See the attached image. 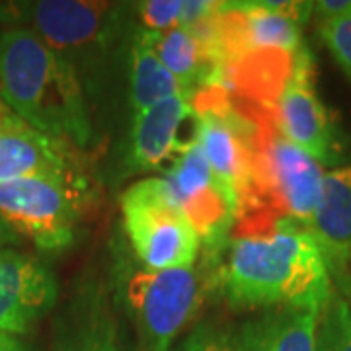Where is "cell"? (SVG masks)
<instances>
[{"label": "cell", "instance_id": "cell-6", "mask_svg": "<svg viewBox=\"0 0 351 351\" xmlns=\"http://www.w3.org/2000/svg\"><path fill=\"white\" fill-rule=\"evenodd\" d=\"M195 112V143L237 207V219L250 207L254 186V119L232 94L207 84L189 94Z\"/></svg>", "mask_w": 351, "mask_h": 351}, {"label": "cell", "instance_id": "cell-12", "mask_svg": "<svg viewBox=\"0 0 351 351\" xmlns=\"http://www.w3.org/2000/svg\"><path fill=\"white\" fill-rule=\"evenodd\" d=\"M76 152L75 147L27 125L0 88V184L22 176L82 170Z\"/></svg>", "mask_w": 351, "mask_h": 351}, {"label": "cell", "instance_id": "cell-16", "mask_svg": "<svg viewBox=\"0 0 351 351\" xmlns=\"http://www.w3.org/2000/svg\"><path fill=\"white\" fill-rule=\"evenodd\" d=\"M57 351H119L117 324L101 289L88 285L76 293Z\"/></svg>", "mask_w": 351, "mask_h": 351}, {"label": "cell", "instance_id": "cell-23", "mask_svg": "<svg viewBox=\"0 0 351 351\" xmlns=\"http://www.w3.org/2000/svg\"><path fill=\"white\" fill-rule=\"evenodd\" d=\"M351 12V0H320L314 2L313 14L318 16V22L334 20L339 16H346Z\"/></svg>", "mask_w": 351, "mask_h": 351}, {"label": "cell", "instance_id": "cell-21", "mask_svg": "<svg viewBox=\"0 0 351 351\" xmlns=\"http://www.w3.org/2000/svg\"><path fill=\"white\" fill-rule=\"evenodd\" d=\"M320 38L351 80V12L320 22Z\"/></svg>", "mask_w": 351, "mask_h": 351}, {"label": "cell", "instance_id": "cell-15", "mask_svg": "<svg viewBox=\"0 0 351 351\" xmlns=\"http://www.w3.org/2000/svg\"><path fill=\"white\" fill-rule=\"evenodd\" d=\"M328 265L348 267L351 263V164H341L324 174L322 193L313 225Z\"/></svg>", "mask_w": 351, "mask_h": 351}, {"label": "cell", "instance_id": "cell-20", "mask_svg": "<svg viewBox=\"0 0 351 351\" xmlns=\"http://www.w3.org/2000/svg\"><path fill=\"white\" fill-rule=\"evenodd\" d=\"M141 27L154 34H166L182 22L184 0H147L137 6Z\"/></svg>", "mask_w": 351, "mask_h": 351}, {"label": "cell", "instance_id": "cell-5", "mask_svg": "<svg viewBox=\"0 0 351 351\" xmlns=\"http://www.w3.org/2000/svg\"><path fill=\"white\" fill-rule=\"evenodd\" d=\"M88 201L90 186L82 170L22 176L0 184V217L43 252L75 244Z\"/></svg>", "mask_w": 351, "mask_h": 351}, {"label": "cell", "instance_id": "cell-9", "mask_svg": "<svg viewBox=\"0 0 351 351\" xmlns=\"http://www.w3.org/2000/svg\"><path fill=\"white\" fill-rule=\"evenodd\" d=\"M267 110L281 135L295 147L313 156L320 166H341L346 141L336 117L316 92V63L308 45L297 51L287 84Z\"/></svg>", "mask_w": 351, "mask_h": 351}, {"label": "cell", "instance_id": "cell-24", "mask_svg": "<svg viewBox=\"0 0 351 351\" xmlns=\"http://www.w3.org/2000/svg\"><path fill=\"white\" fill-rule=\"evenodd\" d=\"M330 267V277L338 285L339 293L348 299L351 304V274L348 267H338V265H328Z\"/></svg>", "mask_w": 351, "mask_h": 351}, {"label": "cell", "instance_id": "cell-18", "mask_svg": "<svg viewBox=\"0 0 351 351\" xmlns=\"http://www.w3.org/2000/svg\"><path fill=\"white\" fill-rule=\"evenodd\" d=\"M156 36L138 27L131 45V106L133 113L143 112L154 104L186 94L184 88L156 55Z\"/></svg>", "mask_w": 351, "mask_h": 351}, {"label": "cell", "instance_id": "cell-17", "mask_svg": "<svg viewBox=\"0 0 351 351\" xmlns=\"http://www.w3.org/2000/svg\"><path fill=\"white\" fill-rule=\"evenodd\" d=\"M156 55L186 94L205 86L219 71L207 43L184 25H176L156 36Z\"/></svg>", "mask_w": 351, "mask_h": 351}, {"label": "cell", "instance_id": "cell-13", "mask_svg": "<svg viewBox=\"0 0 351 351\" xmlns=\"http://www.w3.org/2000/svg\"><path fill=\"white\" fill-rule=\"evenodd\" d=\"M193 117L189 94H180L133 113V125L123 149L127 174L156 170L168 160L174 162L180 152L189 147L182 143L180 131Z\"/></svg>", "mask_w": 351, "mask_h": 351}, {"label": "cell", "instance_id": "cell-3", "mask_svg": "<svg viewBox=\"0 0 351 351\" xmlns=\"http://www.w3.org/2000/svg\"><path fill=\"white\" fill-rule=\"evenodd\" d=\"M123 4L90 0L0 2V22L25 27L75 66L84 90L101 78L123 25Z\"/></svg>", "mask_w": 351, "mask_h": 351}, {"label": "cell", "instance_id": "cell-22", "mask_svg": "<svg viewBox=\"0 0 351 351\" xmlns=\"http://www.w3.org/2000/svg\"><path fill=\"white\" fill-rule=\"evenodd\" d=\"M178 351H240V348L239 339H232L223 330L211 324H199L189 332Z\"/></svg>", "mask_w": 351, "mask_h": 351}, {"label": "cell", "instance_id": "cell-26", "mask_svg": "<svg viewBox=\"0 0 351 351\" xmlns=\"http://www.w3.org/2000/svg\"><path fill=\"white\" fill-rule=\"evenodd\" d=\"M0 351H29V348L18 336L0 332Z\"/></svg>", "mask_w": 351, "mask_h": 351}, {"label": "cell", "instance_id": "cell-25", "mask_svg": "<svg viewBox=\"0 0 351 351\" xmlns=\"http://www.w3.org/2000/svg\"><path fill=\"white\" fill-rule=\"evenodd\" d=\"M20 240H22V237H18L0 217V248H16L20 244Z\"/></svg>", "mask_w": 351, "mask_h": 351}, {"label": "cell", "instance_id": "cell-4", "mask_svg": "<svg viewBox=\"0 0 351 351\" xmlns=\"http://www.w3.org/2000/svg\"><path fill=\"white\" fill-rule=\"evenodd\" d=\"M254 119V186L250 207L313 225L324 168L281 135L267 108L240 104ZM242 213V215H244Z\"/></svg>", "mask_w": 351, "mask_h": 351}, {"label": "cell", "instance_id": "cell-1", "mask_svg": "<svg viewBox=\"0 0 351 351\" xmlns=\"http://www.w3.org/2000/svg\"><path fill=\"white\" fill-rule=\"evenodd\" d=\"M225 254L223 289L237 311L285 304L322 308L334 291L320 240L295 219L265 209L240 215Z\"/></svg>", "mask_w": 351, "mask_h": 351}, {"label": "cell", "instance_id": "cell-14", "mask_svg": "<svg viewBox=\"0 0 351 351\" xmlns=\"http://www.w3.org/2000/svg\"><path fill=\"white\" fill-rule=\"evenodd\" d=\"M318 306H274L242 324L240 351H314Z\"/></svg>", "mask_w": 351, "mask_h": 351}, {"label": "cell", "instance_id": "cell-7", "mask_svg": "<svg viewBox=\"0 0 351 351\" xmlns=\"http://www.w3.org/2000/svg\"><path fill=\"white\" fill-rule=\"evenodd\" d=\"M205 279L195 265L152 271L131 269L119 289V301L137 330L143 351H170L205 301Z\"/></svg>", "mask_w": 351, "mask_h": 351}, {"label": "cell", "instance_id": "cell-11", "mask_svg": "<svg viewBox=\"0 0 351 351\" xmlns=\"http://www.w3.org/2000/svg\"><path fill=\"white\" fill-rule=\"evenodd\" d=\"M59 299V283L47 263L16 248H0V332L24 336Z\"/></svg>", "mask_w": 351, "mask_h": 351}, {"label": "cell", "instance_id": "cell-2", "mask_svg": "<svg viewBox=\"0 0 351 351\" xmlns=\"http://www.w3.org/2000/svg\"><path fill=\"white\" fill-rule=\"evenodd\" d=\"M0 88L25 123L78 151L94 137L88 96L75 66L25 27L0 29Z\"/></svg>", "mask_w": 351, "mask_h": 351}, {"label": "cell", "instance_id": "cell-8", "mask_svg": "<svg viewBox=\"0 0 351 351\" xmlns=\"http://www.w3.org/2000/svg\"><path fill=\"white\" fill-rule=\"evenodd\" d=\"M121 217L143 267L162 271L195 265L201 242L176 207L162 176L129 186L121 195Z\"/></svg>", "mask_w": 351, "mask_h": 351}, {"label": "cell", "instance_id": "cell-10", "mask_svg": "<svg viewBox=\"0 0 351 351\" xmlns=\"http://www.w3.org/2000/svg\"><path fill=\"white\" fill-rule=\"evenodd\" d=\"M170 197L197 234L207 258L225 252L237 207L217 180L197 143H191L162 174Z\"/></svg>", "mask_w": 351, "mask_h": 351}, {"label": "cell", "instance_id": "cell-19", "mask_svg": "<svg viewBox=\"0 0 351 351\" xmlns=\"http://www.w3.org/2000/svg\"><path fill=\"white\" fill-rule=\"evenodd\" d=\"M314 351H351V304L339 291H332L320 311Z\"/></svg>", "mask_w": 351, "mask_h": 351}]
</instances>
